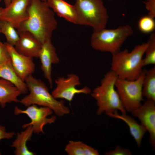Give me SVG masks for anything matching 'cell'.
Wrapping results in <instances>:
<instances>
[{
  "mask_svg": "<svg viewBox=\"0 0 155 155\" xmlns=\"http://www.w3.org/2000/svg\"><path fill=\"white\" fill-rule=\"evenodd\" d=\"M28 12V18L21 24L18 31L29 32L42 44L51 39L58 23L54 13L46 1L31 0Z\"/></svg>",
  "mask_w": 155,
  "mask_h": 155,
  "instance_id": "cell-1",
  "label": "cell"
},
{
  "mask_svg": "<svg viewBox=\"0 0 155 155\" xmlns=\"http://www.w3.org/2000/svg\"><path fill=\"white\" fill-rule=\"evenodd\" d=\"M148 42L135 46L131 51L126 49L112 55L111 70L118 78L133 80L142 73L143 57Z\"/></svg>",
  "mask_w": 155,
  "mask_h": 155,
  "instance_id": "cell-2",
  "label": "cell"
},
{
  "mask_svg": "<svg viewBox=\"0 0 155 155\" xmlns=\"http://www.w3.org/2000/svg\"><path fill=\"white\" fill-rule=\"evenodd\" d=\"M24 82L30 93L20 100L19 102L22 104L27 107L35 104L47 107L56 115L60 117L70 113L69 108L65 105L64 101L55 98L42 80L30 75L25 78Z\"/></svg>",
  "mask_w": 155,
  "mask_h": 155,
  "instance_id": "cell-3",
  "label": "cell"
},
{
  "mask_svg": "<svg viewBox=\"0 0 155 155\" xmlns=\"http://www.w3.org/2000/svg\"><path fill=\"white\" fill-rule=\"evenodd\" d=\"M118 78L115 73L111 70L104 75L100 85L92 91L90 94L96 100L98 106V115L118 111L122 113H126L115 88Z\"/></svg>",
  "mask_w": 155,
  "mask_h": 155,
  "instance_id": "cell-4",
  "label": "cell"
},
{
  "mask_svg": "<svg viewBox=\"0 0 155 155\" xmlns=\"http://www.w3.org/2000/svg\"><path fill=\"white\" fill-rule=\"evenodd\" d=\"M77 24L92 27L93 32L106 28L109 16L102 0H75Z\"/></svg>",
  "mask_w": 155,
  "mask_h": 155,
  "instance_id": "cell-5",
  "label": "cell"
},
{
  "mask_svg": "<svg viewBox=\"0 0 155 155\" xmlns=\"http://www.w3.org/2000/svg\"><path fill=\"white\" fill-rule=\"evenodd\" d=\"M131 26L126 25L115 29L106 28L93 32L90 38V44L94 49L112 55L120 50L127 39L133 34Z\"/></svg>",
  "mask_w": 155,
  "mask_h": 155,
  "instance_id": "cell-6",
  "label": "cell"
},
{
  "mask_svg": "<svg viewBox=\"0 0 155 155\" xmlns=\"http://www.w3.org/2000/svg\"><path fill=\"white\" fill-rule=\"evenodd\" d=\"M145 71L136 80H130L118 78L115 86L126 111L131 112L139 107L144 100L142 86Z\"/></svg>",
  "mask_w": 155,
  "mask_h": 155,
  "instance_id": "cell-7",
  "label": "cell"
},
{
  "mask_svg": "<svg viewBox=\"0 0 155 155\" xmlns=\"http://www.w3.org/2000/svg\"><path fill=\"white\" fill-rule=\"evenodd\" d=\"M14 113L16 115L21 114L27 115L31 121L29 123L23 125L22 128H25L32 125L34 133L37 134L43 133L44 126L46 125L54 123L57 119V117L55 115H53L51 117H48L53 113L50 108L43 106L38 107L35 104L28 106L25 110L21 109L16 106L14 109Z\"/></svg>",
  "mask_w": 155,
  "mask_h": 155,
  "instance_id": "cell-8",
  "label": "cell"
},
{
  "mask_svg": "<svg viewBox=\"0 0 155 155\" xmlns=\"http://www.w3.org/2000/svg\"><path fill=\"white\" fill-rule=\"evenodd\" d=\"M55 82L56 86L51 94L57 99H64L71 102L76 94H90L92 92L87 86L81 89L76 88L81 83L79 77L74 73L70 74L66 78L59 77Z\"/></svg>",
  "mask_w": 155,
  "mask_h": 155,
  "instance_id": "cell-9",
  "label": "cell"
},
{
  "mask_svg": "<svg viewBox=\"0 0 155 155\" xmlns=\"http://www.w3.org/2000/svg\"><path fill=\"white\" fill-rule=\"evenodd\" d=\"M31 0H11L9 5L3 8L0 20L10 23L17 30L28 17V8Z\"/></svg>",
  "mask_w": 155,
  "mask_h": 155,
  "instance_id": "cell-10",
  "label": "cell"
},
{
  "mask_svg": "<svg viewBox=\"0 0 155 155\" xmlns=\"http://www.w3.org/2000/svg\"><path fill=\"white\" fill-rule=\"evenodd\" d=\"M131 113L140 121L141 124L145 127L149 134L150 143L155 148V101L147 100Z\"/></svg>",
  "mask_w": 155,
  "mask_h": 155,
  "instance_id": "cell-11",
  "label": "cell"
},
{
  "mask_svg": "<svg viewBox=\"0 0 155 155\" xmlns=\"http://www.w3.org/2000/svg\"><path fill=\"white\" fill-rule=\"evenodd\" d=\"M9 52L13 67L19 76L24 81L35 70V65L32 57L18 53L13 46L5 43Z\"/></svg>",
  "mask_w": 155,
  "mask_h": 155,
  "instance_id": "cell-12",
  "label": "cell"
},
{
  "mask_svg": "<svg viewBox=\"0 0 155 155\" xmlns=\"http://www.w3.org/2000/svg\"><path fill=\"white\" fill-rule=\"evenodd\" d=\"M41 63V68L44 76L48 81L50 86H53L51 76L52 66L59 62V59L51 39H47L42 44L38 55Z\"/></svg>",
  "mask_w": 155,
  "mask_h": 155,
  "instance_id": "cell-13",
  "label": "cell"
},
{
  "mask_svg": "<svg viewBox=\"0 0 155 155\" xmlns=\"http://www.w3.org/2000/svg\"><path fill=\"white\" fill-rule=\"evenodd\" d=\"M18 41L14 46L19 53L32 58L38 57L42 43L32 33L28 31H18Z\"/></svg>",
  "mask_w": 155,
  "mask_h": 155,
  "instance_id": "cell-14",
  "label": "cell"
},
{
  "mask_svg": "<svg viewBox=\"0 0 155 155\" xmlns=\"http://www.w3.org/2000/svg\"><path fill=\"white\" fill-rule=\"evenodd\" d=\"M46 2L50 8L58 16L77 24V13L74 5L64 0H47Z\"/></svg>",
  "mask_w": 155,
  "mask_h": 155,
  "instance_id": "cell-15",
  "label": "cell"
},
{
  "mask_svg": "<svg viewBox=\"0 0 155 155\" xmlns=\"http://www.w3.org/2000/svg\"><path fill=\"white\" fill-rule=\"evenodd\" d=\"M108 116L119 119L124 122L128 126L131 135L134 139L137 146L140 147L145 133L147 131L146 128L140 124L133 118L126 113L119 114L117 111L106 114Z\"/></svg>",
  "mask_w": 155,
  "mask_h": 155,
  "instance_id": "cell-16",
  "label": "cell"
},
{
  "mask_svg": "<svg viewBox=\"0 0 155 155\" xmlns=\"http://www.w3.org/2000/svg\"><path fill=\"white\" fill-rule=\"evenodd\" d=\"M0 78L12 84L21 92L25 94L28 91L26 84L18 75L14 69L11 59L0 64Z\"/></svg>",
  "mask_w": 155,
  "mask_h": 155,
  "instance_id": "cell-17",
  "label": "cell"
},
{
  "mask_svg": "<svg viewBox=\"0 0 155 155\" xmlns=\"http://www.w3.org/2000/svg\"><path fill=\"white\" fill-rule=\"evenodd\" d=\"M34 133L32 125L26 128L24 131L17 133L16 138L10 145L15 149L16 155H34L36 153L29 150L27 146V142L30 140Z\"/></svg>",
  "mask_w": 155,
  "mask_h": 155,
  "instance_id": "cell-18",
  "label": "cell"
},
{
  "mask_svg": "<svg viewBox=\"0 0 155 155\" xmlns=\"http://www.w3.org/2000/svg\"><path fill=\"white\" fill-rule=\"evenodd\" d=\"M20 91L12 84L3 79H0V106L4 108L7 103L19 102Z\"/></svg>",
  "mask_w": 155,
  "mask_h": 155,
  "instance_id": "cell-19",
  "label": "cell"
},
{
  "mask_svg": "<svg viewBox=\"0 0 155 155\" xmlns=\"http://www.w3.org/2000/svg\"><path fill=\"white\" fill-rule=\"evenodd\" d=\"M142 86V94L147 100L155 101V66L144 70Z\"/></svg>",
  "mask_w": 155,
  "mask_h": 155,
  "instance_id": "cell-20",
  "label": "cell"
},
{
  "mask_svg": "<svg viewBox=\"0 0 155 155\" xmlns=\"http://www.w3.org/2000/svg\"><path fill=\"white\" fill-rule=\"evenodd\" d=\"M1 33L5 36L8 44L14 46L18 41L19 35L16 28L9 22L0 20Z\"/></svg>",
  "mask_w": 155,
  "mask_h": 155,
  "instance_id": "cell-21",
  "label": "cell"
},
{
  "mask_svg": "<svg viewBox=\"0 0 155 155\" xmlns=\"http://www.w3.org/2000/svg\"><path fill=\"white\" fill-rule=\"evenodd\" d=\"M148 45L143 59L144 67L155 64V33L153 32L148 41Z\"/></svg>",
  "mask_w": 155,
  "mask_h": 155,
  "instance_id": "cell-22",
  "label": "cell"
},
{
  "mask_svg": "<svg viewBox=\"0 0 155 155\" xmlns=\"http://www.w3.org/2000/svg\"><path fill=\"white\" fill-rule=\"evenodd\" d=\"M154 18L148 15L141 17L138 23V27L143 33H152L155 29Z\"/></svg>",
  "mask_w": 155,
  "mask_h": 155,
  "instance_id": "cell-23",
  "label": "cell"
},
{
  "mask_svg": "<svg viewBox=\"0 0 155 155\" xmlns=\"http://www.w3.org/2000/svg\"><path fill=\"white\" fill-rule=\"evenodd\" d=\"M83 143L80 141H69L65 147V150L69 155H84Z\"/></svg>",
  "mask_w": 155,
  "mask_h": 155,
  "instance_id": "cell-24",
  "label": "cell"
},
{
  "mask_svg": "<svg viewBox=\"0 0 155 155\" xmlns=\"http://www.w3.org/2000/svg\"><path fill=\"white\" fill-rule=\"evenodd\" d=\"M10 59V55L5 43L0 41V64Z\"/></svg>",
  "mask_w": 155,
  "mask_h": 155,
  "instance_id": "cell-25",
  "label": "cell"
},
{
  "mask_svg": "<svg viewBox=\"0 0 155 155\" xmlns=\"http://www.w3.org/2000/svg\"><path fill=\"white\" fill-rule=\"evenodd\" d=\"M106 155H131V151L129 150L122 148L120 146H117L113 150L106 152L105 154Z\"/></svg>",
  "mask_w": 155,
  "mask_h": 155,
  "instance_id": "cell-26",
  "label": "cell"
},
{
  "mask_svg": "<svg viewBox=\"0 0 155 155\" xmlns=\"http://www.w3.org/2000/svg\"><path fill=\"white\" fill-rule=\"evenodd\" d=\"M143 3L148 11V15L154 18L155 17V0L144 1Z\"/></svg>",
  "mask_w": 155,
  "mask_h": 155,
  "instance_id": "cell-27",
  "label": "cell"
},
{
  "mask_svg": "<svg viewBox=\"0 0 155 155\" xmlns=\"http://www.w3.org/2000/svg\"><path fill=\"white\" fill-rule=\"evenodd\" d=\"M16 133L13 131L7 132L5 127L0 125V141L3 139H9L13 137ZM1 153L0 151V155Z\"/></svg>",
  "mask_w": 155,
  "mask_h": 155,
  "instance_id": "cell-28",
  "label": "cell"
},
{
  "mask_svg": "<svg viewBox=\"0 0 155 155\" xmlns=\"http://www.w3.org/2000/svg\"><path fill=\"white\" fill-rule=\"evenodd\" d=\"M83 148L84 155H98V151L93 148L83 143Z\"/></svg>",
  "mask_w": 155,
  "mask_h": 155,
  "instance_id": "cell-29",
  "label": "cell"
},
{
  "mask_svg": "<svg viewBox=\"0 0 155 155\" xmlns=\"http://www.w3.org/2000/svg\"><path fill=\"white\" fill-rule=\"evenodd\" d=\"M5 5V7L8 6L10 4L11 0H3Z\"/></svg>",
  "mask_w": 155,
  "mask_h": 155,
  "instance_id": "cell-30",
  "label": "cell"
},
{
  "mask_svg": "<svg viewBox=\"0 0 155 155\" xmlns=\"http://www.w3.org/2000/svg\"><path fill=\"white\" fill-rule=\"evenodd\" d=\"M3 8L2 7H0V16H1V11H2V9H3ZM0 33H1L0 28Z\"/></svg>",
  "mask_w": 155,
  "mask_h": 155,
  "instance_id": "cell-31",
  "label": "cell"
},
{
  "mask_svg": "<svg viewBox=\"0 0 155 155\" xmlns=\"http://www.w3.org/2000/svg\"><path fill=\"white\" fill-rule=\"evenodd\" d=\"M42 1H47V0H41Z\"/></svg>",
  "mask_w": 155,
  "mask_h": 155,
  "instance_id": "cell-32",
  "label": "cell"
},
{
  "mask_svg": "<svg viewBox=\"0 0 155 155\" xmlns=\"http://www.w3.org/2000/svg\"><path fill=\"white\" fill-rule=\"evenodd\" d=\"M108 0V1H113V0Z\"/></svg>",
  "mask_w": 155,
  "mask_h": 155,
  "instance_id": "cell-33",
  "label": "cell"
},
{
  "mask_svg": "<svg viewBox=\"0 0 155 155\" xmlns=\"http://www.w3.org/2000/svg\"><path fill=\"white\" fill-rule=\"evenodd\" d=\"M3 0H0V2Z\"/></svg>",
  "mask_w": 155,
  "mask_h": 155,
  "instance_id": "cell-34",
  "label": "cell"
},
{
  "mask_svg": "<svg viewBox=\"0 0 155 155\" xmlns=\"http://www.w3.org/2000/svg\"><path fill=\"white\" fill-rule=\"evenodd\" d=\"M144 1H148V0H144Z\"/></svg>",
  "mask_w": 155,
  "mask_h": 155,
  "instance_id": "cell-35",
  "label": "cell"
}]
</instances>
